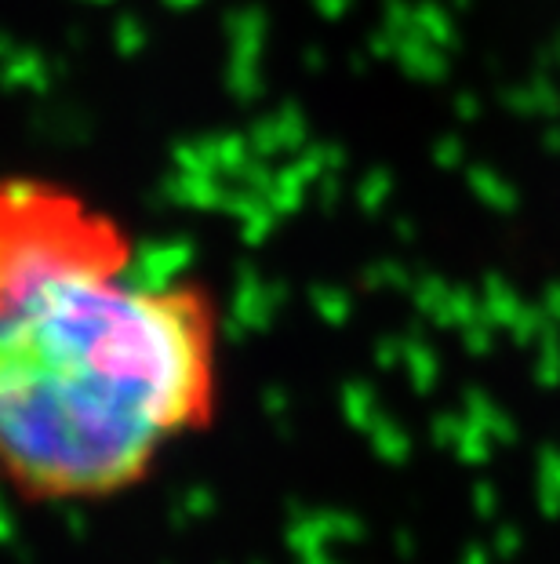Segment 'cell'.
I'll return each mask as SVG.
<instances>
[{
    "mask_svg": "<svg viewBox=\"0 0 560 564\" xmlns=\"http://www.w3.org/2000/svg\"><path fill=\"white\" fill-rule=\"evenodd\" d=\"M215 401L208 288L135 281L117 219L51 182H0V477L30 499L124 492Z\"/></svg>",
    "mask_w": 560,
    "mask_h": 564,
    "instance_id": "6da1fadb",
    "label": "cell"
}]
</instances>
